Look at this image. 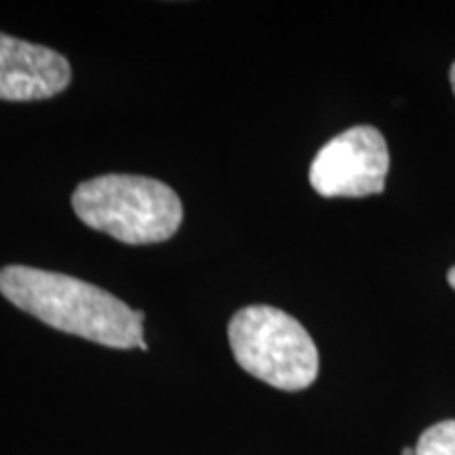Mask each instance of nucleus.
Instances as JSON below:
<instances>
[{
  "instance_id": "f257e3e1",
  "label": "nucleus",
  "mask_w": 455,
  "mask_h": 455,
  "mask_svg": "<svg viewBox=\"0 0 455 455\" xmlns=\"http://www.w3.org/2000/svg\"><path fill=\"white\" fill-rule=\"evenodd\" d=\"M0 293L44 325L106 348L148 350L144 312L131 310L106 289L61 272L30 266L0 270Z\"/></svg>"
},
{
  "instance_id": "1a4fd4ad",
  "label": "nucleus",
  "mask_w": 455,
  "mask_h": 455,
  "mask_svg": "<svg viewBox=\"0 0 455 455\" xmlns=\"http://www.w3.org/2000/svg\"><path fill=\"white\" fill-rule=\"evenodd\" d=\"M403 455H415V447H405L403 449Z\"/></svg>"
},
{
  "instance_id": "f03ea898",
  "label": "nucleus",
  "mask_w": 455,
  "mask_h": 455,
  "mask_svg": "<svg viewBox=\"0 0 455 455\" xmlns=\"http://www.w3.org/2000/svg\"><path fill=\"white\" fill-rule=\"evenodd\" d=\"M76 218L124 244L169 241L184 220V204L171 186L144 175L108 173L78 184Z\"/></svg>"
},
{
  "instance_id": "6e6552de",
  "label": "nucleus",
  "mask_w": 455,
  "mask_h": 455,
  "mask_svg": "<svg viewBox=\"0 0 455 455\" xmlns=\"http://www.w3.org/2000/svg\"><path fill=\"white\" fill-rule=\"evenodd\" d=\"M449 81H451V87H453V93H455V61L451 66V72H449Z\"/></svg>"
},
{
  "instance_id": "20e7f679",
  "label": "nucleus",
  "mask_w": 455,
  "mask_h": 455,
  "mask_svg": "<svg viewBox=\"0 0 455 455\" xmlns=\"http://www.w3.org/2000/svg\"><path fill=\"white\" fill-rule=\"evenodd\" d=\"M390 169L386 138L358 124L329 140L310 164V186L325 198H363L384 192Z\"/></svg>"
},
{
  "instance_id": "423d86ee",
  "label": "nucleus",
  "mask_w": 455,
  "mask_h": 455,
  "mask_svg": "<svg viewBox=\"0 0 455 455\" xmlns=\"http://www.w3.org/2000/svg\"><path fill=\"white\" fill-rule=\"evenodd\" d=\"M415 455H455V419L426 428L415 447Z\"/></svg>"
},
{
  "instance_id": "0eeeda50",
  "label": "nucleus",
  "mask_w": 455,
  "mask_h": 455,
  "mask_svg": "<svg viewBox=\"0 0 455 455\" xmlns=\"http://www.w3.org/2000/svg\"><path fill=\"white\" fill-rule=\"evenodd\" d=\"M447 281H449V284H451V287L455 289V266L451 270H449V275H447Z\"/></svg>"
},
{
  "instance_id": "39448f33",
  "label": "nucleus",
  "mask_w": 455,
  "mask_h": 455,
  "mask_svg": "<svg viewBox=\"0 0 455 455\" xmlns=\"http://www.w3.org/2000/svg\"><path fill=\"white\" fill-rule=\"evenodd\" d=\"M70 81L72 68L64 55L0 32V100H49Z\"/></svg>"
},
{
  "instance_id": "7ed1b4c3",
  "label": "nucleus",
  "mask_w": 455,
  "mask_h": 455,
  "mask_svg": "<svg viewBox=\"0 0 455 455\" xmlns=\"http://www.w3.org/2000/svg\"><path fill=\"white\" fill-rule=\"evenodd\" d=\"M232 355L244 371L278 390L315 384L318 350L304 325L272 306H247L228 323Z\"/></svg>"
}]
</instances>
